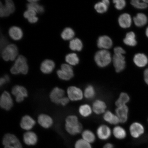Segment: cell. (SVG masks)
I'll return each mask as SVG.
<instances>
[{
    "instance_id": "cell-1",
    "label": "cell",
    "mask_w": 148,
    "mask_h": 148,
    "mask_svg": "<svg viewBox=\"0 0 148 148\" xmlns=\"http://www.w3.org/2000/svg\"><path fill=\"white\" fill-rule=\"evenodd\" d=\"M65 128L68 134L75 136L82 132L83 125L77 116L72 114L67 116L65 120Z\"/></svg>"
},
{
    "instance_id": "cell-2",
    "label": "cell",
    "mask_w": 148,
    "mask_h": 148,
    "mask_svg": "<svg viewBox=\"0 0 148 148\" xmlns=\"http://www.w3.org/2000/svg\"><path fill=\"white\" fill-rule=\"evenodd\" d=\"M29 71V67L26 59L23 55H20L10 69L11 73L13 75L19 74L26 75Z\"/></svg>"
},
{
    "instance_id": "cell-3",
    "label": "cell",
    "mask_w": 148,
    "mask_h": 148,
    "mask_svg": "<svg viewBox=\"0 0 148 148\" xmlns=\"http://www.w3.org/2000/svg\"><path fill=\"white\" fill-rule=\"evenodd\" d=\"M94 60L98 66L103 68L110 63L112 57L110 52L105 49L101 50L96 53Z\"/></svg>"
},
{
    "instance_id": "cell-4",
    "label": "cell",
    "mask_w": 148,
    "mask_h": 148,
    "mask_svg": "<svg viewBox=\"0 0 148 148\" xmlns=\"http://www.w3.org/2000/svg\"><path fill=\"white\" fill-rule=\"evenodd\" d=\"M2 144L3 148H23L21 142L17 137L9 133L3 137Z\"/></svg>"
},
{
    "instance_id": "cell-5",
    "label": "cell",
    "mask_w": 148,
    "mask_h": 148,
    "mask_svg": "<svg viewBox=\"0 0 148 148\" xmlns=\"http://www.w3.org/2000/svg\"><path fill=\"white\" fill-rule=\"evenodd\" d=\"M18 53L17 46L14 44H10L2 50V58L5 61H13L15 60Z\"/></svg>"
},
{
    "instance_id": "cell-6",
    "label": "cell",
    "mask_w": 148,
    "mask_h": 148,
    "mask_svg": "<svg viewBox=\"0 0 148 148\" xmlns=\"http://www.w3.org/2000/svg\"><path fill=\"white\" fill-rule=\"evenodd\" d=\"M59 78L62 80L68 81L74 77V73L73 68L69 64H63L61 65V69L57 72Z\"/></svg>"
},
{
    "instance_id": "cell-7",
    "label": "cell",
    "mask_w": 148,
    "mask_h": 148,
    "mask_svg": "<svg viewBox=\"0 0 148 148\" xmlns=\"http://www.w3.org/2000/svg\"><path fill=\"white\" fill-rule=\"evenodd\" d=\"M67 94L70 100L73 101H81L84 98L83 90L75 86H71L68 88Z\"/></svg>"
},
{
    "instance_id": "cell-8",
    "label": "cell",
    "mask_w": 148,
    "mask_h": 148,
    "mask_svg": "<svg viewBox=\"0 0 148 148\" xmlns=\"http://www.w3.org/2000/svg\"><path fill=\"white\" fill-rule=\"evenodd\" d=\"M12 93L15 97L16 102L20 103L23 101L28 97V92L25 87L20 85H16L12 88Z\"/></svg>"
},
{
    "instance_id": "cell-9",
    "label": "cell",
    "mask_w": 148,
    "mask_h": 148,
    "mask_svg": "<svg viewBox=\"0 0 148 148\" xmlns=\"http://www.w3.org/2000/svg\"><path fill=\"white\" fill-rule=\"evenodd\" d=\"M0 106L3 110H10L14 106L13 100L10 94L7 91H4L0 98Z\"/></svg>"
},
{
    "instance_id": "cell-10",
    "label": "cell",
    "mask_w": 148,
    "mask_h": 148,
    "mask_svg": "<svg viewBox=\"0 0 148 148\" xmlns=\"http://www.w3.org/2000/svg\"><path fill=\"white\" fill-rule=\"evenodd\" d=\"M64 90L58 87H55L52 90L49 94L51 101L57 105H60L65 97Z\"/></svg>"
},
{
    "instance_id": "cell-11",
    "label": "cell",
    "mask_w": 148,
    "mask_h": 148,
    "mask_svg": "<svg viewBox=\"0 0 148 148\" xmlns=\"http://www.w3.org/2000/svg\"><path fill=\"white\" fill-rule=\"evenodd\" d=\"M15 7L14 3L11 0H6L4 5L1 2L0 4V16L1 17H7L13 13Z\"/></svg>"
},
{
    "instance_id": "cell-12",
    "label": "cell",
    "mask_w": 148,
    "mask_h": 148,
    "mask_svg": "<svg viewBox=\"0 0 148 148\" xmlns=\"http://www.w3.org/2000/svg\"><path fill=\"white\" fill-rule=\"evenodd\" d=\"M97 137L101 140H106L112 136V131L108 125L102 124L97 127L96 131Z\"/></svg>"
},
{
    "instance_id": "cell-13",
    "label": "cell",
    "mask_w": 148,
    "mask_h": 148,
    "mask_svg": "<svg viewBox=\"0 0 148 148\" xmlns=\"http://www.w3.org/2000/svg\"><path fill=\"white\" fill-rule=\"evenodd\" d=\"M129 130L131 136L137 138L143 134L145 129L141 123L138 122H135L130 125Z\"/></svg>"
},
{
    "instance_id": "cell-14",
    "label": "cell",
    "mask_w": 148,
    "mask_h": 148,
    "mask_svg": "<svg viewBox=\"0 0 148 148\" xmlns=\"http://www.w3.org/2000/svg\"><path fill=\"white\" fill-rule=\"evenodd\" d=\"M92 106L93 112L96 115H103L107 110V103L102 99L95 100L92 103Z\"/></svg>"
},
{
    "instance_id": "cell-15",
    "label": "cell",
    "mask_w": 148,
    "mask_h": 148,
    "mask_svg": "<svg viewBox=\"0 0 148 148\" xmlns=\"http://www.w3.org/2000/svg\"><path fill=\"white\" fill-rule=\"evenodd\" d=\"M115 114L119 118L120 123H126L129 119V107L127 105L116 107Z\"/></svg>"
},
{
    "instance_id": "cell-16",
    "label": "cell",
    "mask_w": 148,
    "mask_h": 148,
    "mask_svg": "<svg viewBox=\"0 0 148 148\" xmlns=\"http://www.w3.org/2000/svg\"><path fill=\"white\" fill-rule=\"evenodd\" d=\"M23 141L26 145L28 146L36 145L38 141V136L34 132L27 131L23 135Z\"/></svg>"
},
{
    "instance_id": "cell-17",
    "label": "cell",
    "mask_w": 148,
    "mask_h": 148,
    "mask_svg": "<svg viewBox=\"0 0 148 148\" xmlns=\"http://www.w3.org/2000/svg\"><path fill=\"white\" fill-rule=\"evenodd\" d=\"M113 62L117 73L123 71L125 67V57L123 55H114L113 58Z\"/></svg>"
},
{
    "instance_id": "cell-18",
    "label": "cell",
    "mask_w": 148,
    "mask_h": 148,
    "mask_svg": "<svg viewBox=\"0 0 148 148\" xmlns=\"http://www.w3.org/2000/svg\"><path fill=\"white\" fill-rule=\"evenodd\" d=\"M36 122L34 119L30 116H24L20 121V126L21 128L26 131H29L36 125Z\"/></svg>"
},
{
    "instance_id": "cell-19",
    "label": "cell",
    "mask_w": 148,
    "mask_h": 148,
    "mask_svg": "<svg viewBox=\"0 0 148 148\" xmlns=\"http://www.w3.org/2000/svg\"><path fill=\"white\" fill-rule=\"evenodd\" d=\"M38 123L41 126L45 129H49L53 124L52 118L48 114H42L38 116Z\"/></svg>"
},
{
    "instance_id": "cell-20",
    "label": "cell",
    "mask_w": 148,
    "mask_h": 148,
    "mask_svg": "<svg viewBox=\"0 0 148 148\" xmlns=\"http://www.w3.org/2000/svg\"><path fill=\"white\" fill-rule=\"evenodd\" d=\"M103 120L109 124L116 125L120 123L119 118L115 113L111 111L107 110L103 114Z\"/></svg>"
},
{
    "instance_id": "cell-21",
    "label": "cell",
    "mask_w": 148,
    "mask_h": 148,
    "mask_svg": "<svg viewBox=\"0 0 148 148\" xmlns=\"http://www.w3.org/2000/svg\"><path fill=\"white\" fill-rule=\"evenodd\" d=\"M97 45L98 47L100 49H109L112 47V41L108 36H101L98 39Z\"/></svg>"
},
{
    "instance_id": "cell-22",
    "label": "cell",
    "mask_w": 148,
    "mask_h": 148,
    "mask_svg": "<svg viewBox=\"0 0 148 148\" xmlns=\"http://www.w3.org/2000/svg\"><path fill=\"white\" fill-rule=\"evenodd\" d=\"M55 64L53 60H46L42 63L40 69L42 73L45 74L51 73L54 70Z\"/></svg>"
},
{
    "instance_id": "cell-23",
    "label": "cell",
    "mask_w": 148,
    "mask_h": 148,
    "mask_svg": "<svg viewBox=\"0 0 148 148\" xmlns=\"http://www.w3.org/2000/svg\"><path fill=\"white\" fill-rule=\"evenodd\" d=\"M134 62L138 67H145L148 64V57L144 53H137L134 57Z\"/></svg>"
},
{
    "instance_id": "cell-24",
    "label": "cell",
    "mask_w": 148,
    "mask_h": 148,
    "mask_svg": "<svg viewBox=\"0 0 148 148\" xmlns=\"http://www.w3.org/2000/svg\"><path fill=\"white\" fill-rule=\"evenodd\" d=\"M78 112L79 115L84 118L90 117L93 112L92 106L88 103L81 105L79 107Z\"/></svg>"
},
{
    "instance_id": "cell-25",
    "label": "cell",
    "mask_w": 148,
    "mask_h": 148,
    "mask_svg": "<svg viewBox=\"0 0 148 148\" xmlns=\"http://www.w3.org/2000/svg\"><path fill=\"white\" fill-rule=\"evenodd\" d=\"M112 134L117 139L123 140L127 137V132L125 128L121 126H115L112 129Z\"/></svg>"
},
{
    "instance_id": "cell-26",
    "label": "cell",
    "mask_w": 148,
    "mask_h": 148,
    "mask_svg": "<svg viewBox=\"0 0 148 148\" xmlns=\"http://www.w3.org/2000/svg\"><path fill=\"white\" fill-rule=\"evenodd\" d=\"M118 23L120 26L123 28L129 27L132 24V18L130 15L127 13L122 14L118 18Z\"/></svg>"
},
{
    "instance_id": "cell-27",
    "label": "cell",
    "mask_w": 148,
    "mask_h": 148,
    "mask_svg": "<svg viewBox=\"0 0 148 148\" xmlns=\"http://www.w3.org/2000/svg\"><path fill=\"white\" fill-rule=\"evenodd\" d=\"M84 98L88 100H91L95 98L97 95V90L93 85L88 84L83 90Z\"/></svg>"
},
{
    "instance_id": "cell-28",
    "label": "cell",
    "mask_w": 148,
    "mask_h": 148,
    "mask_svg": "<svg viewBox=\"0 0 148 148\" xmlns=\"http://www.w3.org/2000/svg\"><path fill=\"white\" fill-rule=\"evenodd\" d=\"M9 34L12 39L15 40H19L23 38V32L20 28L13 26L11 27L9 30Z\"/></svg>"
},
{
    "instance_id": "cell-29",
    "label": "cell",
    "mask_w": 148,
    "mask_h": 148,
    "mask_svg": "<svg viewBox=\"0 0 148 148\" xmlns=\"http://www.w3.org/2000/svg\"><path fill=\"white\" fill-rule=\"evenodd\" d=\"M130 100V97L128 94L125 92H122L120 94L119 97L115 101V106L117 107L127 105Z\"/></svg>"
},
{
    "instance_id": "cell-30",
    "label": "cell",
    "mask_w": 148,
    "mask_h": 148,
    "mask_svg": "<svg viewBox=\"0 0 148 148\" xmlns=\"http://www.w3.org/2000/svg\"><path fill=\"white\" fill-rule=\"evenodd\" d=\"M134 23L136 26L142 27L147 24L148 22L147 16L143 13H138L134 18Z\"/></svg>"
},
{
    "instance_id": "cell-31",
    "label": "cell",
    "mask_w": 148,
    "mask_h": 148,
    "mask_svg": "<svg viewBox=\"0 0 148 148\" xmlns=\"http://www.w3.org/2000/svg\"><path fill=\"white\" fill-rule=\"evenodd\" d=\"M29 3L27 5L28 9H32L34 10L36 13L39 14H42L44 12V7L42 5L38 4L37 0H31L28 1Z\"/></svg>"
},
{
    "instance_id": "cell-32",
    "label": "cell",
    "mask_w": 148,
    "mask_h": 148,
    "mask_svg": "<svg viewBox=\"0 0 148 148\" xmlns=\"http://www.w3.org/2000/svg\"><path fill=\"white\" fill-rule=\"evenodd\" d=\"M81 136L83 140L90 144L94 143L96 140L95 134L89 129H86L83 131Z\"/></svg>"
},
{
    "instance_id": "cell-33",
    "label": "cell",
    "mask_w": 148,
    "mask_h": 148,
    "mask_svg": "<svg viewBox=\"0 0 148 148\" xmlns=\"http://www.w3.org/2000/svg\"><path fill=\"white\" fill-rule=\"evenodd\" d=\"M123 42L126 45L129 46H134L136 45L137 42L134 33L130 32L127 33L125 38L123 40Z\"/></svg>"
},
{
    "instance_id": "cell-34",
    "label": "cell",
    "mask_w": 148,
    "mask_h": 148,
    "mask_svg": "<svg viewBox=\"0 0 148 148\" xmlns=\"http://www.w3.org/2000/svg\"><path fill=\"white\" fill-rule=\"evenodd\" d=\"M69 47L73 51H80L83 48L82 42L78 38L73 39L70 42Z\"/></svg>"
},
{
    "instance_id": "cell-35",
    "label": "cell",
    "mask_w": 148,
    "mask_h": 148,
    "mask_svg": "<svg viewBox=\"0 0 148 148\" xmlns=\"http://www.w3.org/2000/svg\"><path fill=\"white\" fill-rule=\"evenodd\" d=\"M65 60L66 62L70 66L76 65L79 62V57L76 53H69L66 55Z\"/></svg>"
},
{
    "instance_id": "cell-36",
    "label": "cell",
    "mask_w": 148,
    "mask_h": 148,
    "mask_svg": "<svg viewBox=\"0 0 148 148\" xmlns=\"http://www.w3.org/2000/svg\"><path fill=\"white\" fill-rule=\"evenodd\" d=\"M75 36V32L70 27L66 28L61 34V37L64 40H71Z\"/></svg>"
},
{
    "instance_id": "cell-37",
    "label": "cell",
    "mask_w": 148,
    "mask_h": 148,
    "mask_svg": "<svg viewBox=\"0 0 148 148\" xmlns=\"http://www.w3.org/2000/svg\"><path fill=\"white\" fill-rule=\"evenodd\" d=\"M131 3L135 8L138 9H147L148 7V5L144 2L143 0H132Z\"/></svg>"
},
{
    "instance_id": "cell-38",
    "label": "cell",
    "mask_w": 148,
    "mask_h": 148,
    "mask_svg": "<svg viewBox=\"0 0 148 148\" xmlns=\"http://www.w3.org/2000/svg\"><path fill=\"white\" fill-rule=\"evenodd\" d=\"M75 148H92L90 144L83 139H79L75 142Z\"/></svg>"
},
{
    "instance_id": "cell-39",
    "label": "cell",
    "mask_w": 148,
    "mask_h": 148,
    "mask_svg": "<svg viewBox=\"0 0 148 148\" xmlns=\"http://www.w3.org/2000/svg\"><path fill=\"white\" fill-rule=\"evenodd\" d=\"M108 7L103 2L101 1L96 3L94 6V8L97 12L103 14L107 12Z\"/></svg>"
},
{
    "instance_id": "cell-40",
    "label": "cell",
    "mask_w": 148,
    "mask_h": 148,
    "mask_svg": "<svg viewBox=\"0 0 148 148\" xmlns=\"http://www.w3.org/2000/svg\"><path fill=\"white\" fill-rule=\"evenodd\" d=\"M113 2L115 4V8L119 10H122L124 8L126 3L125 0H114Z\"/></svg>"
},
{
    "instance_id": "cell-41",
    "label": "cell",
    "mask_w": 148,
    "mask_h": 148,
    "mask_svg": "<svg viewBox=\"0 0 148 148\" xmlns=\"http://www.w3.org/2000/svg\"><path fill=\"white\" fill-rule=\"evenodd\" d=\"M36 12L34 10L32 9H28L24 12L23 16L24 17L28 19L33 16H36Z\"/></svg>"
},
{
    "instance_id": "cell-42",
    "label": "cell",
    "mask_w": 148,
    "mask_h": 148,
    "mask_svg": "<svg viewBox=\"0 0 148 148\" xmlns=\"http://www.w3.org/2000/svg\"><path fill=\"white\" fill-rule=\"evenodd\" d=\"M8 41L6 38L3 36H1V50L4 49L6 46L8 45Z\"/></svg>"
},
{
    "instance_id": "cell-43",
    "label": "cell",
    "mask_w": 148,
    "mask_h": 148,
    "mask_svg": "<svg viewBox=\"0 0 148 148\" xmlns=\"http://www.w3.org/2000/svg\"><path fill=\"white\" fill-rule=\"evenodd\" d=\"M114 55H123L125 54V51L121 47H117L114 49Z\"/></svg>"
},
{
    "instance_id": "cell-44",
    "label": "cell",
    "mask_w": 148,
    "mask_h": 148,
    "mask_svg": "<svg viewBox=\"0 0 148 148\" xmlns=\"http://www.w3.org/2000/svg\"><path fill=\"white\" fill-rule=\"evenodd\" d=\"M10 77L8 75H5L4 77H1L0 79V85L1 86H3L6 83L9 82Z\"/></svg>"
},
{
    "instance_id": "cell-45",
    "label": "cell",
    "mask_w": 148,
    "mask_h": 148,
    "mask_svg": "<svg viewBox=\"0 0 148 148\" xmlns=\"http://www.w3.org/2000/svg\"><path fill=\"white\" fill-rule=\"evenodd\" d=\"M144 79L146 84L148 85V68L144 72Z\"/></svg>"
},
{
    "instance_id": "cell-46",
    "label": "cell",
    "mask_w": 148,
    "mask_h": 148,
    "mask_svg": "<svg viewBox=\"0 0 148 148\" xmlns=\"http://www.w3.org/2000/svg\"><path fill=\"white\" fill-rule=\"evenodd\" d=\"M27 20L29 23H35L38 22V18L36 16L29 18Z\"/></svg>"
},
{
    "instance_id": "cell-47",
    "label": "cell",
    "mask_w": 148,
    "mask_h": 148,
    "mask_svg": "<svg viewBox=\"0 0 148 148\" xmlns=\"http://www.w3.org/2000/svg\"><path fill=\"white\" fill-rule=\"evenodd\" d=\"M101 1L103 2V3H104L107 6H108L109 5H110V2L108 0H103Z\"/></svg>"
},
{
    "instance_id": "cell-48",
    "label": "cell",
    "mask_w": 148,
    "mask_h": 148,
    "mask_svg": "<svg viewBox=\"0 0 148 148\" xmlns=\"http://www.w3.org/2000/svg\"><path fill=\"white\" fill-rule=\"evenodd\" d=\"M145 34L146 36L148 38V27H147V28L146 29V31H145Z\"/></svg>"
},
{
    "instance_id": "cell-49",
    "label": "cell",
    "mask_w": 148,
    "mask_h": 148,
    "mask_svg": "<svg viewBox=\"0 0 148 148\" xmlns=\"http://www.w3.org/2000/svg\"><path fill=\"white\" fill-rule=\"evenodd\" d=\"M143 1L144 2L147 3V4L148 5V0H143Z\"/></svg>"
},
{
    "instance_id": "cell-50",
    "label": "cell",
    "mask_w": 148,
    "mask_h": 148,
    "mask_svg": "<svg viewBox=\"0 0 148 148\" xmlns=\"http://www.w3.org/2000/svg\"></svg>"
}]
</instances>
